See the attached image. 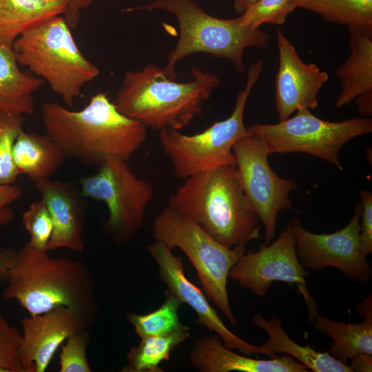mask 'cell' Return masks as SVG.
<instances>
[{"instance_id":"1","label":"cell","mask_w":372,"mask_h":372,"mask_svg":"<svg viewBox=\"0 0 372 372\" xmlns=\"http://www.w3.org/2000/svg\"><path fill=\"white\" fill-rule=\"evenodd\" d=\"M41 117L46 134L64 155L85 165L99 166L111 157L128 161L147 137V127L119 112L103 92L80 110L45 102Z\"/></svg>"},{"instance_id":"2","label":"cell","mask_w":372,"mask_h":372,"mask_svg":"<svg viewBox=\"0 0 372 372\" xmlns=\"http://www.w3.org/2000/svg\"><path fill=\"white\" fill-rule=\"evenodd\" d=\"M3 291L30 316L57 307L74 310L87 329L96 320L99 307L95 283L85 263L68 258H52L28 243L16 251Z\"/></svg>"},{"instance_id":"3","label":"cell","mask_w":372,"mask_h":372,"mask_svg":"<svg viewBox=\"0 0 372 372\" xmlns=\"http://www.w3.org/2000/svg\"><path fill=\"white\" fill-rule=\"evenodd\" d=\"M185 180L170 196L169 207L229 248L261 238L260 220L243 190L236 165L200 172Z\"/></svg>"},{"instance_id":"4","label":"cell","mask_w":372,"mask_h":372,"mask_svg":"<svg viewBox=\"0 0 372 372\" xmlns=\"http://www.w3.org/2000/svg\"><path fill=\"white\" fill-rule=\"evenodd\" d=\"M192 80L178 83L167 77L163 68L147 64L136 72L125 73L114 104L123 114L147 128L180 130L203 111L204 103L219 85V77L192 68Z\"/></svg>"},{"instance_id":"5","label":"cell","mask_w":372,"mask_h":372,"mask_svg":"<svg viewBox=\"0 0 372 372\" xmlns=\"http://www.w3.org/2000/svg\"><path fill=\"white\" fill-rule=\"evenodd\" d=\"M164 10L174 15L179 37L167 56L163 68L165 76L176 80L177 63L195 53H205L229 60L235 69L245 72L244 52L248 48L265 49L269 35L242 25L240 17L221 19L207 13L193 0H153L148 4L129 8L125 12Z\"/></svg>"},{"instance_id":"6","label":"cell","mask_w":372,"mask_h":372,"mask_svg":"<svg viewBox=\"0 0 372 372\" xmlns=\"http://www.w3.org/2000/svg\"><path fill=\"white\" fill-rule=\"evenodd\" d=\"M70 28L63 17L56 16L23 33L12 45L19 64L46 81L68 107L100 74L79 49Z\"/></svg>"},{"instance_id":"7","label":"cell","mask_w":372,"mask_h":372,"mask_svg":"<svg viewBox=\"0 0 372 372\" xmlns=\"http://www.w3.org/2000/svg\"><path fill=\"white\" fill-rule=\"evenodd\" d=\"M262 70L261 60L249 65L245 87L237 94L234 110L228 118L192 135L169 128L158 131L160 143L172 162L176 176L186 179L200 172L236 165L233 147L240 138L251 135L244 123L245 110Z\"/></svg>"},{"instance_id":"8","label":"cell","mask_w":372,"mask_h":372,"mask_svg":"<svg viewBox=\"0 0 372 372\" xmlns=\"http://www.w3.org/2000/svg\"><path fill=\"white\" fill-rule=\"evenodd\" d=\"M152 232L155 240L185 253L207 298L234 327L236 326L227 293V280L233 266L246 252L245 245L229 248L222 245L196 222L169 206L155 217Z\"/></svg>"},{"instance_id":"9","label":"cell","mask_w":372,"mask_h":372,"mask_svg":"<svg viewBox=\"0 0 372 372\" xmlns=\"http://www.w3.org/2000/svg\"><path fill=\"white\" fill-rule=\"evenodd\" d=\"M249 132L259 138L269 154L300 152L317 156L342 170L339 154L351 139L372 132V120L354 117L340 122L322 120L307 108L275 124L254 123Z\"/></svg>"},{"instance_id":"10","label":"cell","mask_w":372,"mask_h":372,"mask_svg":"<svg viewBox=\"0 0 372 372\" xmlns=\"http://www.w3.org/2000/svg\"><path fill=\"white\" fill-rule=\"evenodd\" d=\"M80 184L83 197L107 205L108 217L102 227L113 240L127 241L143 227L145 209L154 198V187L138 178L127 161L109 158L96 173L81 178Z\"/></svg>"},{"instance_id":"11","label":"cell","mask_w":372,"mask_h":372,"mask_svg":"<svg viewBox=\"0 0 372 372\" xmlns=\"http://www.w3.org/2000/svg\"><path fill=\"white\" fill-rule=\"evenodd\" d=\"M233 151L243 190L265 227L261 246H266L275 236L278 213L293 209L289 194L298 184L272 170L267 159L269 154L259 138L251 134L245 136L235 143Z\"/></svg>"},{"instance_id":"12","label":"cell","mask_w":372,"mask_h":372,"mask_svg":"<svg viewBox=\"0 0 372 372\" xmlns=\"http://www.w3.org/2000/svg\"><path fill=\"white\" fill-rule=\"evenodd\" d=\"M304 269L296 253L290 222L275 241L261 246L258 251L245 252L231 268L229 278L260 297L267 293L274 282L296 285L311 320L318 309L307 287L306 277L309 272Z\"/></svg>"},{"instance_id":"13","label":"cell","mask_w":372,"mask_h":372,"mask_svg":"<svg viewBox=\"0 0 372 372\" xmlns=\"http://www.w3.org/2000/svg\"><path fill=\"white\" fill-rule=\"evenodd\" d=\"M361 208V203H357L349 223L331 234L312 233L302 227L298 218L291 221L296 253L304 268L333 267L353 281L370 282L372 269L360 239Z\"/></svg>"},{"instance_id":"14","label":"cell","mask_w":372,"mask_h":372,"mask_svg":"<svg viewBox=\"0 0 372 372\" xmlns=\"http://www.w3.org/2000/svg\"><path fill=\"white\" fill-rule=\"evenodd\" d=\"M147 250L157 264L158 274L167 290L195 311L196 322L220 337L229 349H236L248 356L261 353L273 358L261 345L256 346L246 342L226 327L204 293L187 278L182 258L174 255L172 249L155 240L147 246Z\"/></svg>"},{"instance_id":"15","label":"cell","mask_w":372,"mask_h":372,"mask_svg":"<svg viewBox=\"0 0 372 372\" xmlns=\"http://www.w3.org/2000/svg\"><path fill=\"white\" fill-rule=\"evenodd\" d=\"M278 69L275 77V99L280 121L299 109H315L318 95L328 81V74L314 63H306L280 28L276 29Z\"/></svg>"},{"instance_id":"16","label":"cell","mask_w":372,"mask_h":372,"mask_svg":"<svg viewBox=\"0 0 372 372\" xmlns=\"http://www.w3.org/2000/svg\"><path fill=\"white\" fill-rule=\"evenodd\" d=\"M19 354L25 372H44L57 349L72 333L87 329L72 309L61 307L21 319Z\"/></svg>"},{"instance_id":"17","label":"cell","mask_w":372,"mask_h":372,"mask_svg":"<svg viewBox=\"0 0 372 372\" xmlns=\"http://www.w3.org/2000/svg\"><path fill=\"white\" fill-rule=\"evenodd\" d=\"M35 184L53 223L48 251L65 248L81 252L85 246L83 231L86 207L81 192L70 183L51 178Z\"/></svg>"},{"instance_id":"18","label":"cell","mask_w":372,"mask_h":372,"mask_svg":"<svg viewBox=\"0 0 372 372\" xmlns=\"http://www.w3.org/2000/svg\"><path fill=\"white\" fill-rule=\"evenodd\" d=\"M193 368L200 372H308V368L288 355L268 360L251 358L227 347L216 333L195 340L189 351Z\"/></svg>"},{"instance_id":"19","label":"cell","mask_w":372,"mask_h":372,"mask_svg":"<svg viewBox=\"0 0 372 372\" xmlns=\"http://www.w3.org/2000/svg\"><path fill=\"white\" fill-rule=\"evenodd\" d=\"M350 54L335 70L341 90L335 107L349 105L357 97L372 94V32L349 30Z\"/></svg>"},{"instance_id":"20","label":"cell","mask_w":372,"mask_h":372,"mask_svg":"<svg viewBox=\"0 0 372 372\" xmlns=\"http://www.w3.org/2000/svg\"><path fill=\"white\" fill-rule=\"evenodd\" d=\"M251 322L267 333L268 338L261 346L273 358L277 356L276 353H285L314 372H353L349 365L335 359L329 351L318 352L309 345L301 346L292 340L276 316L267 319L257 313Z\"/></svg>"},{"instance_id":"21","label":"cell","mask_w":372,"mask_h":372,"mask_svg":"<svg viewBox=\"0 0 372 372\" xmlns=\"http://www.w3.org/2000/svg\"><path fill=\"white\" fill-rule=\"evenodd\" d=\"M43 83L30 71L21 70L12 48L0 44V114H33V95Z\"/></svg>"},{"instance_id":"22","label":"cell","mask_w":372,"mask_h":372,"mask_svg":"<svg viewBox=\"0 0 372 372\" xmlns=\"http://www.w3.org/2000/svg\"><path fill=\"white\" fill-rule=\"evenodd\" d=\"M70 0H0V44L12 48L23 33L64 14Z\"/></svg>"},{"instance_id":"23","label":"cell","mask_w":372,"mask_h":372,"mask_svg":"<svg viewBox=\"0 0 372 372\" xmlns=\"http://www.w3.org/2000/svg\"><path fill=\"white\" fill-rule=\"evenodd\" d=\"M13 161L19 174L32 181L50 178L62 165L65 156L47 134L28 133L17 136L13 147Z\"/></svg>"},{"instance_id":"24","label":"cell","mask_w":372,"mask_h":372,"mask_svg":"<svg viewBox=\"0 0 372 372\" xmlns=\"http://www.w3.org/2000/svg\"><path fill=\"white\" fill-rule=\"evenodd\" d=\"M314 328L332 340L329 353L346 364L360 354L372 355V318L358 324L334 321L316 313Z\"/></svg>"},{"instance_id":"25","label":"cell","mask_w":372,"mask_h":372,"mask_svg":"<svg viewBox=\"0 0 372 372\" xmlns=\"http://www.w3.org/2000/svg\"><path fill=\"white\" fill-rule=\"evenodd\" d=\"M189 335V329L186 327L169 334L141 338L139 344L127 352V364L121 371L163 372L159 366L161 362L169 360L172 351Z\"/></svg>"},{"instance_id":"26","label":"cell","mask_w":372,"mask_h":372,"mask_svg":"<svg viewBox=\"0 0 372 372\" xmlns=\"http://www.w3.org/2000/svg\"><path fill=\"white\" fill-rule=\"evenodd\" d=\"M296 8L313 12L349 30L372 32V0H293Z\"/></svg>"},{"instance_id":"27","label":"cell","mask_w":372,"mask_h":372,"mask_svg":"<svg viewBox=\"0 0 372 372\" xmlns=\"http://www.w3.org/2000/svg\"><path fill=\"white\" fill-rule=\"evenodd\" d=\"M164 294L163 304L156 310L146 314H127V320L141 338L169 334L187 327L180 321L178 316L183 302L167 289Z\"/></svg>"},{"instance_id":"28","label":"cell","mask_w":372,"mask_h":372,"mask_svg":"<svg viewBox=\"0 0 372 372\" xmlns=\"http://www.w3.org/2000/svg\"><path fill=\"white\" fill-rule=\"evenodd\" d=\"M22 115L0 114V184H13L20 174L13 161V147L23 127Z\"/></svg>"},{"instance_id":"29","label":"cell","mask_w":372,"mask_h":372,"mask_svg":"<svg viewBox=\"0 0 372 372\" xmlns=\"http://www.w3.org/2000/svg\"><path fill=\"white\" fill-rule=\"evenodd\" d=\"M296 9L293 0H257L240 17L242 25L258 29L265 23L283 24Z\"/></svg>"},{"instance_id":"30","label":"cell","mask_w":372,"mask_h":372,"mask_svg":"<svg viewBox=\"0 0 372 372\" xmlns=\"http://www.w3.org/2000/svg\"><path fill=\"white\" fill-rule=\"evenodd\" d=\"M22 222L30 234L28 244L39 251H48V245L53 230L49 210L41 198L32 203L23 214Z\"/></svg>"},{"instance_id":"31","label":"cell","mask_w":372,"mask_h":372,"mask_svg":"<svg viewBox=\"0 0 372 372\" xmlns=\"http://www.w3.org/2000/svg\"><path fill=\"white\" fill-rule=\"evenodd\" d=\"M91 336L87 329L70 335L59 355V372H91L86 349Z\"/></svg>"},{"instance_id":"32","label":"cell","mask_w":372,"mask_h":372,"mask_svg":"<svg viewBox=\"0 0 372 372\" xmlns=\"http://www.w3.org/2000/svg\"><path fill=\"white\" fill-rule=\"evenodd\" d=\"M21 339V333L0 313V366L8 372H25L19 354Z\"/></svg>"},{"instance_id":"33","label":"cell","mask_w":372,"mask_h":372,"mask_svg":"<svg viewBox=\"0 0 372 372\" xmlns=\"http://www.w3.org/2000/svg\"><path fill=\"white\" fill-rule=\"evenodd\" d=\"M361 212L360 217V239L365 254L372 252V194L368 190L360 192Z\"/></svg>"},{"instance_id":"34","label":"cell","mask_w":372,"mask_h":372,"mask_svg":"<svg viewBox=\"0 0 372 372\" xmlns=\"http://www.w3.org/2000/svg\"><path fill=\"white\" fill-rule=\"evenodd\" d=\"M21 194V188L17 184H0V228L13 220L14 213L9 205L19 200Z\"/></svg>"},{"instance_id":"35","label":"cell","mask_w":372,"mask_h":372,"mask_svg":"<svg viewBox=\"0 0 372 372\" xmlns=\"http://www.w3.org/2000/svg\"><path fill=\"white\" fill-rule=\"evenodd\" d=\"M82 0H70L63 14L66 22L71 28L76 26L81 10Z\"/></svg>"},{"instance_id":"36","label":"cell","mask_w":372,"mask_h":372,"mask_svg":"<svg viewBox=\"0 0 372 372\" xmlns=\"http://www.w3.org/2000/svg\"><path fill=\"white\" fill-rule=\"evenodd\" d=\"M16 251L7 248L0 251V282H5L12 264Z\"/></svg>"},{"instance_id":"37","label":"cell","mask_w":372,"mask_h":372,"mask_svg":"<svg viewBox=\"0 0 372 372\" xmlns=\"http://www.w3.org/2000/svg\"><path fill=\"white\" fill-rule=\"evenodd\" d=\"M349 366L352 371L371 372L372 371V355L360 354L351 359Z\"/></svg>"},{"instance_id":"38","label":"cell","mask_w":372,"mask_h":372,"mask_svg":"<svg viewBox=\"0 0 372 372\" xmlns=\"http://www.w3.org/2000/svg\"><path fill=\"white\" fill-rule=\"evenodd\" d=\"M358 315L364 318H372V298L371 295L363 299L356 307Z\"/></svg>"},{"instance_id":"39","label":"cell","mask_w":372,"mask_h":372,"mask_svg":"<svg viewBox=\"0 0 372 372\" xmlns=\"http://www.w3.org/2000/svg\"><path fill=\"white\" fill-rule=\"evenodd\" d=\"M233 8L239 14H242L252 3L257 0H232Z\"/></svg>"},{"instance_id":"40","label":"cell","mask_w":372,"mask_h":372,"mask_svg":"<svg viewBox=\"0 0 372 372\" xmlns=\"http://www.w3.org/2000/svg\"><path fill=\"white\" fill-rule=\"evenodd\" d=\"M94 0H82L81 10L87 8Z\"/></svg>"}]
</instances>
